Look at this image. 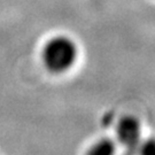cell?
Masks as SVG:
<instances>
[{
	"instance_id": "3",
	"label": "cell",
	"mask_w": 155,
	"mask_h": 155,
	"mask_svg": "<svg viewBox=\"0 0 155 155\" xmlns=\"http://www.w3.org/2000/svg\"><path fill=\"white\" fill-rule=\"evenodd\" d=\"M116 152V144L113 139L102 138L98 140L90 148V154L92 155H111Z\"/></svg>"
},
{
	"instance_id": "4",
	"label": "cell",
	"mask_w": 155,
	"mask_h": 155,
	"mask_svg": "<svg viewBox=\"0 0 155 155\" xmlns=\"http://www.w3.org/2000/svg\"><path fill=\"white\" fill-rule=\"evenodd\" d=\"M139 148L141 150V153H144V154H150V153H153L154 152V141L150 139V140H147V141H141L138 146Z\"/></svg>"
},
{
	"instance_id": "1",
	"label": "cell",
	"mask_w": 155,
	"mask_h": 155,
	"mask_svg": "<svg viewBox=\"0 0 155 155\" xmlns=\"http://www.w3.org/2000/svg\"><path fill=\"white\" fill-rule=\"evenodd\" d=\"M79 51L76 41L66 35L50 38L41 50V61L52 74H66L76 64Z\"/></svg>"
},
{
	"instance_id": "2",
	"label": "cell",
	"mask_w": 155,
	"mask_h": 155,
	"mask_svg": "<svg viewBox=\"0 0 155 155\" xmlns=\"http://www.w3.org/2000/svg\"><path fill=\"white\" fill-rule=\"evenodd\" d=\"M115 132L117 141L127 150L138 148L141 143V124L136 116H123L117 122Z\"/></svg>"
}]
</instances>
